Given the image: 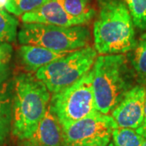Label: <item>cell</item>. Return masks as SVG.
Masks as SVG:
<instances>
[{"label":"cell","mask_w":146,"mask_h":146,"mask_svg":"<svg viewBox=\"0 0 146 146\" xmlns=\"http://www.w3.org/2000/svg\"><path fill=\"white\" fill-rule=\"evenodd\" d=\"M50 94L46 84L32 73L16 76L13 81L11 133L21 141L36 131L50 104Z\"/></svg>","instance_id":"cell-1"},{"label":"cell","mask_w":146,"mask_h":146,"mask_svg":"<svg viewBox=\"0 0 146 146\" xmlns=\"http://www.w3.org/2000/svg\"><path fill=\"white\" fill-rule=\"evenodd\" d=\"M94 22V48L100 54L129 52L136 44L134 24L123 0H99Z\"/></svg>","instance_id":"cell-2"},{"label":"cell","mask_w":146,"mask_h":146,"mask_svg":"<svg viewBox=\"0 0 146 146\" xmlns=\"http://www.w3.org/2000/svg\"><path fill=\"white\" fill-rule=\"evenodd\" d=\"M92 84L96 108L109 114L130 89L131 75L127 57L119 54H102L92 68Z\"/></svg>","instance_id":"cell-3"},{"label":"cell","mask_w":146,"mask_h":146,"mask_svg":"<svg viewBox=\"0 0 146 146\" xmlns=\"http://www.w3.org/2000/svg\"><path fill=\"white\" fill-rule=\"evenodd\" d=\"M17 35L22 45L38 46L54 51H74L87 46L90 41V31L83 25L24 23Z\"/></svg>","instance_id":"cell-4"},{"label":"cell","mask_w":146,"mask_h":146,"mask_svg":"<svg viewBox=\"0 0 146 146\" xmlns=\"http://www.w3.org/2000/svg\"><path fill=\"white\" fill-rule=\"evenodd\" d=\"M49 107L63 128L99 112L96 108L91 70L72 85L53 94Z\"/></svg>","instance_id":"cell-5"},{"label":"cell","mask_w":146,"mask_h":146,"mask_svg":"<svg viewBox=\"0 0 146 146\" xmlns=\"http://www.w3.org/2000/svg\"><path fill=\"white\" fill-rule=\"evenodd\" d=\"M97 54L95 48L87 46L39 68L35 76L46 84L50 93L55 94L89 72L94 66Z\"/></svg>","instance_id":"cell-6"},{"label":"cell","mask_w":146,"mask_h":146,"mask_svg":"<svg viewBox=\"0 0 146 146\" xmlns=\"http://www.w3.org/2000/svg\"><path fill=\"white\" fill-rule=\"evenodd\" d=\"M118 126L112 116L97 112L63 128L64 146H106Z\"/></svg>","instance_id":"cell-7"},{"label":"cell","mask_w":146,"mask_h":146,"mask_svg":"<svg viewBox=\"0 0 146 146\" xmlns=\"http://www.w3.org/2000/svg\"><path fill=\"white\" fill-rule=\"evenodd\" d=\"M145 87L137 84L131 88L122 101L112 110V117L118 127L137 129L143 123Z\"/></svg>","instance_id":"cell-8"},{"label":"cell","mask_w":146,"mask_h":146,"mask_svg":"<svg viewBox=\"0 0 146 146\" xmlns=\"http://www.w3.org/2000/svg\"><path fill=\"white\" fill-rule=\"evenodd\" d=\"M21 19L24 23H38L63 27L86 24L83 20L68 14L64 9L61 0H49L35 10L23 14Z\"/></svg>","instance_id":"cell-9"},{"label":"cell","mask_w":146,"mask_h":146,"mask_svg":"<svg viewBox=\"0 0 146 146\" xmlns=\"http://www.w3.org/2000/svg\"><path fill=\"white\" fill-rule=\"evenodd\" d=\"M22 141L23 146H64L63 127L49 106L33 134Z\"/></svg>","instance_id":"cell-10"},{"label":"cell","mask_w":146,"mask_h":146,"mask_svg":"<svg viewBox=\"0 0 146 146\" xmlns=\"http://www.w3.org/2000/svg\"><path fill=\"white\" fill-rule=\"evenodd\" d=\"M72 51H54L33 45H22L19 49L21 62L29 72H36L39 68L63 58Z\"/></svg>","instance_id":"cell-11"},{"label":"cell","mask_w":146,"mask_h":146,"mask_svg":"<svg viewBox=\"0 0 146 146\" xmlns=\"http://www.w3.org/2000/svg\"><path fill=\"white\" fill-rule=\"evenodd\" d=\"M13 83L7 80L0 84V144L7 139L12 120Z\"/></svg>","instance_id":"cell-12"},{"label":"cell","mask_w":146,"mask_h":146,"mask_svg":"<svg viewBox=\"0 0 146 146\" xmlns=\"http://www.w3.org/2000/svg\"><path fill=\"white\" fill-rule=\"evenodd\" d=\"M131 63L137 82L146 84V33L140 37L131 50Z\"/></svg>","instance_id":"cell-13"},{"label":"cell","mask_w":146,"mask_h":146,"mask_svg":"<svg viewBox=\"0 0 146 146\" xmlns=\"http://www.w3.org/2000/svg\"><path fill=\"white\" fill-rule=\"evenodd\" d=\"M61 2L68 14L83 20L86 24L96 15V11L89 5L87 0H61Z\"/></svg>","instance_id":"cell-14"},{"label":"cell","mask_w":146,"mask_h":146,"mask_svg":"<svg viewBox=\"0 0 146 146\" xmlns=\"http://www.w3.org/2000/svg\"><path fill=\"white\" fill-rule=\"evenodd\" d=\"M18 21L7 11L0 10V44L14 42L17 35Z\"/></svg>","instance_id":"cell-15"},{"label":"cell","mask_w":146,"mask_h":146,"mask_svg":"<svg viewBox=\"0 0 146 146\" xmlns=\"http://www.w3.org/2000/svg\"><path fill=\"white\" fill-rule=\"evenodd\" d=\"M114 146H142L145 138L136 129L117 127L112 133Z\"/></svg>","instance_id":"cell-16"},{"label":"cell","mask_w":146,"mask_h":146,"mask_svg":"<svg viewBox=\"0 0 146 146\" xmlns=\"http://www.w3.org/2000/svg\"><path fill=\"white\" fill-rule=\"evenodd\" d=\"M130 12L133 24L138 29L146 30V0H123Z\"/></svg>","instance_id":"cell-17"},{"label":"cell","mask_w":146,"mask_h":146,"mask_svg":"<svg viewBox=\"0 0 146 146\" xmlns=\"http://www.w3.org/2000/svg\"><path fill=\"white\" fill-rule=\"evenodd\" d=\"M49 0H8L5 6L7 12L17 16L35 10Z\"/></svg>","instance_id":"cell-18"},{"label":"cell","mask_w":146,"mask_h":146,"mask_svg":"<svg viewBox=\"0 0 146 146\" xmlns=\"http://www.w3.org/2000/svg\"><path fill=\"white\" fill-rule=\"evenodd\" d=\"M12 47L9 43L0 44V84L8 80L11 73Z\"/></svg>","instance_id":"cell-19"},{"label":"cell","mask_w":146,"mask_h":146,"mask_svg":"<svg viewBox=\"0 0 146 146\" xmlns=\"http://www.w3.org/2000/svg\"><path fill=\"white\" fill-rule=\"evenodd\" d=\"M136 131L143 136L144 138H146V86H145V109H144V119L143 123L137 129Z\"/></svg>","instance_id":"cell-20"},{"label":"cell","mask_w":146,"mask_h":146,"mask_svg":"<svg viewBox=\"0 0 146 146\" xmlns=\"http://www.w3.org/2000/svg\"><path fill=\"white\" fill-rule=\"evenodd\" d=\"M7 1H8V0H0V10H3V8L5 7Z\"/></svg>","instance_id":"cell-21"},{"label":"cell","mask_w":146,"mask_h":146,"mask_svg":"<svg viewBox=\"0 0 146 146\" xmlns=\"http://www.w3.org/2000/svg\"><path fill=\"white\" fill-rule=\"evenodd\" d=\"M142 146H146V138H145V140H144V141H143Z\"/></svg>","instance_id":"cell-22"},{"label":"cell","mask_w":146,"mask_h":146,"mask_svg":"<svg viewBox=\"0 0 146 146\" xmlns=\"http://www.w3.org/2000/svg\"><path fill=\"white\" fill-rule=\"evenodd\" d=\"M106 146H114V144H113V143H110L109 145H106Z\"/></svg>","instance_id":"cell-23"}]
</instances>
